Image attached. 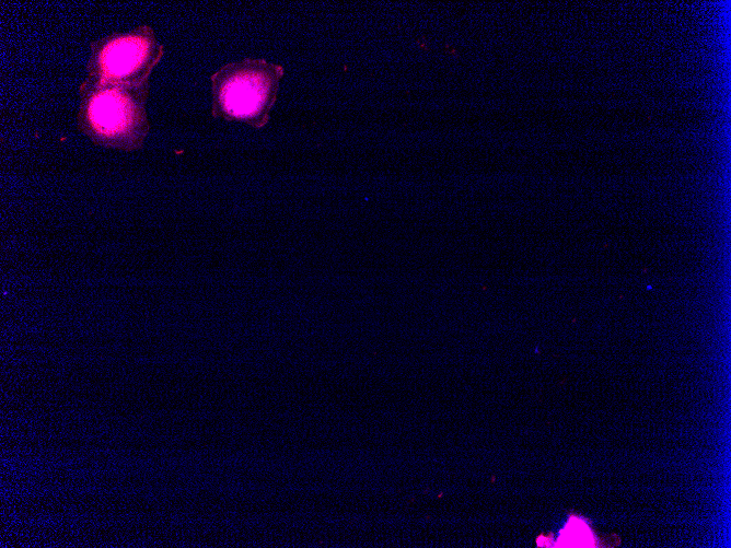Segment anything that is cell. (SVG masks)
<instances>
[{"label": "cell", "instance_id": "1", "mask_svg": "<svg viewBox=\"0 0 731 548\" xmlns=\"http://www.w3.org/2000/svg\"><path fill=\"white\" fill-rule=\"evenodd\" d=\"M149 90V81L104 86L83 81L79 86V130L104 148L128 152L141 149L150 131Z\"/></svg>", "mask_w": 731, "mask_h": 548}, {"label": "cell", "instance_id": "2", "mask_svg": "<svg viewBox=\"0 0 731 548\" xmlns=\"http://www.w3.org/2000/svg\"><path fill=\"white\" fill-rule=\"evenodd\" d=\"M283 68L246 58L222 66L210 78L212 116L263 128L276 102Z\"/></svg>", "mask_w": 731, "mask_h": 548}, {"label": "cell", "instance_id": "3", "mask_svg": "<svg viewBox=\"0 0 731 548\" xmlns=\"http://www.w3.org/2000/svg\"><path fill=\"white\" fill-rule=\"evenodd\" d=\"M163 54L164 46L149 25L108 34L91 43L83 81L92 86L149 81Z\"/></svg>", "mask_w": 731, "mask_h": 548}]
</instances>
